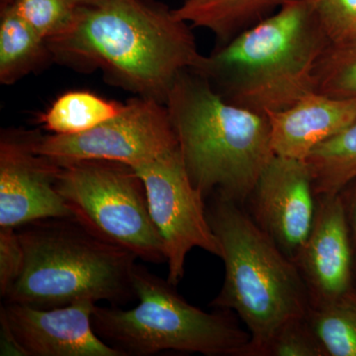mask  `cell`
<instances>
[{"instance_id": "6da1fadb", "label": "cell", "mask_w": 356, "mask_h": 356, "mask_svg": "<svg viewBox=\"0 0 356 356\" xmlns=\"http://www.w3.org/2000/svg\"><path fill=\"white\" fill-rule=\"evenodd\" d=\"M156 0H102L83 6L72 29L48 41L51 62L165 104L178 77L204 57L191 28Z\"/></svg>"}, {"instance_id": "7a4b0ae2", "label": "cell", "mask_w": 356, "mask_h": 356, "mask_svg": "<svg viewBox=\"0 0 356 356\" xmlns=\"http://www.w3.org/2000/svg\"><path fill=\"white\" fill-rule=\"evenodd\" d=\"M329 44L309 0H294L218 46L195 72L229 102L262 114L280 111L315 91Z\"/></svg>"}, {"instance_id": "3957f363", "label": "cell", "mask_w": 356, "mask_h": 356, "mask_svg": "<svg viewBox=\"0 0 356 356\" xmlns=\"http://www.w3.org/2000/svg\"><path fill=\"white\" fill-rule=\"evenodd\" d=\"M165 106L194 186L204 197L248 201L274 156L266 115L225 99L192 70L178 77Z\"/></svg>"}, {"instance_id": "277c9868", "label": "cell", "mask_w": 356, "mask_h": 356, "mask_svg": "<svg viewBox=\"0 0 356 356\" xmlns=\"http://www.w3.org/2000/svg\"><path fill=\"white\" fill-rule=\"evenodd\" d=\"M240 205L216 195L207 210L225 264L212 306L236 312L250 336L241 356H257L283 325L308 315L311 300L296 264Z\"/></svg>"}, {"instance_id": "5b68a950", "label": "cell", "mask_w": 356, "mask_h": 356, "mask_svg": "<svg viewBox=\"0 0 356 356\" xmlns=\"http://www.w3.org/2000/svg\"><path fill=\"white\" fill-rule=\"evenodd\" d=\"M17 229L24 266L4 299L40 309L81 301L128 303L136 297L137 257L105 242L74 218H50Z\"/></svg>"}, {"instance_id": "8992f818", "label": "cell", "mask_w": 356, "mask_h": 356, "mask_svg": "<svg viewBox=\"0 0 356 356\" xmlns=\"http://www.w3.org/2000/svg\"><path fill=\"white\" fill-rule=\"evenodd\" d=\"M133 286L139 304L130 310L96 306L93 329L122 356H149L161 351L241 356L248 332L224 313H207L182 298L168 280L137 264Z\"/></svg>"}, {"instance_id": "52a82bcc", "label": "cell", "mask_w": 356, "mask_h": 356, "mask_svg": "<svg viewBox=\"0 0 356 356\" xmlns=\"http://www.w3.org/2000/svg\"><path fill=\"white\" fill-rule=\"evenodd\" d=\"M58 163L56 187L74 220L138 259L166 262L144 182L133 168L105 159Z\"/></svg>"}, {"instance_id": "ba28073f", "label": "cell", "mask_w": 356, "mask_h": 356, "mask_svg": "<svg viewBox=\"0 0 356 356\" xmlns=\"http://www.w3.org/2000/svg\"><path fill=\"white\" fill-rule=\"evenodd\" d=\"M39 154L58 163L105 159L135 168L178 147L168 108L152 98L137 96L100 125L76 135L42 136L34 144Z\"/></svg>"}, {"instance_id": "9c48e42d", "label": "cell", "mask_w": 356, "mask_h": 356, "mask_svg": "<svg viewBox=\"0 0 356 356\" xmlns=\"http://www.w3.org/2000/svg\"><path fill=\"white\" fill-rule=\"evenodd\" d=\"M133 168L144 182L149 213L163 240L168 281L177 286L184 278L185 261L192 248L222 257L204 195L191 181L179 147Z\"/></svg>"}, {"instance_id": "30bf717a", "label": "cell", "mask_w": 356, "mask_h": 356, "mask_svg": "<svg viewBox=\"0 0 356 356\" xmlns=\"http://www.w3.org/2000/svg\"><path fill=\"white\" fill-rule=\"evenodd\" d=\"M36 136L23 130H3L0 136V228L72 218L56 187L60 165L35 149Z\"/></svg>"}, {"instance_id": "8fae6325", "label": "cell", "mask_w": 356, "mask_h": 356, "mask_svg": "<svg viewBox=\"0 0 356 356\" xmlns=\"http://www.w3.org/2000/svg\"><path fill=\"white\" fill-rule=\"evenodd\" d=\"M96 303L81 301L58 308L22 304L1 307L4 353L26 356H122L92 325ZM4 355V353H3Z\"/></svg>"}, {"instance_id": "7c38bea8", "label": "cell", "mask_w": 356, "mask_h": 356, "mask_svg": "<svg viewBox=\"0 0 356 356\" xmlns=\"http://www.w3.org/2000/svg\"><path fill=\"white\" fill-rule=\"evenodd\" d=\"M248 201L259 228L294 259L310 234L317 212L318 196L308 163L274 154Z\"/></svg>"}, {"instance_id": "4fadbf2b", "label": "cell", "mask_w": 356, "mask_h": 356, "mask_svg": "<svg viewBox=\"0 0 356 356\" xmlns=\"http://www.w3.org/2000/svg\"><path fill=\"white\" fill-rule=\"evenodd\" d=\"M355 248L343 195L318 196L315 221L296 257L311 306L339 298L355 286Z\"/></svg>"}, {"instance_id": "5bb4252c", "label": "cell", "mask_w": 356, "mask_h": 356, "mask_svg": "<svg viewBox=\"0 0 356 356\" xmlns=\"http://www.w3.org/2000/svg\"><path fill=\"white\" fill-rule=\"evenodd\" d=\"M266 115L274 154L306 161L316 147L356 120V102L313 91L288 108Z\"/></svg>"}, {"instance_id": "9a60e30c", "label": "cell", "mask_w": 356, "mask_h": 356, "mask_svg": "<svg viewBox=\"0 0 356 356\" xmlns=\"http://www.w3.org/2000/svg\"><path fill=\"white\" fill-rule=\"evenodd\" d=\"M291 1L294 0H184L173 13L192 27L212 32L220 46Z\"/></svg>"}, {"instance_id": "2e32d148", "label": "cell", "mask_w": 356, "mask_h": 356, "mask_svg": "<svg viewBox=\"0 0 356 356\" xmlns=\"http://www.w3.org/2000/svg\"><path fill=\"white\" fill-rule=\"evenodd\" d=\"M51 60L48 42L11 6L0 8V83L13 86Z\"/></svg>"}, {"instance_id": "e0dca14e", "label": "cell", "mask_w": 356, "mask_h": 356, "mask_svg": "<svg viewBox=\"0 0 356 356\" xmlns=\"http://www.w3.org/2000/svg\"><path fill=\"white\" fill-rule=\"evenodd\" d=\"M122 103L110 102L89 91H69L58 96L38 123L56 135L86 132L121 111Z\"/></svg>"}, {"instance_id": "ac0fdd59", "label": "cell", "mask_w": 356, "mask_h": 356, "mask_svg": "<svg viewBox=\"0 0 356 356\" xmlns=\"http://www.w3.org/2000/svg\"><path fill=\"white\" fill-rule=\"evenodd\" d=\"M316 195H332L356 179V120L323 143L306 159Z\"/></svg>"}, {"instance_id": "d6986e66", "label": "cell", "mask_w": 356, "mask_h": 356, "mask_svg": "<svg viewBox=\"0 0 356 356\" xmlns=\"http://www.w3.org/2000/svg\"><path fill=\"white\" fill-rule=\"evenodd\" d=\"M308 318L327 356H356V288L311 306Z\"/></svg>"}, {"instance_id": "ffe728a7", "label": "cell", "mask_w": 356, "mask_h": 356, "mask_svg": "<svg viewBox=\"0 0 356 356\" xmlns=\"http://www.w3.org/2000/svg\"><path fill=\"white\" fill-rule=\"evenodd\" d=\"M315 91L356 102V43L329 44L316 69Z\"/></svg>"}, {"instance_id": "44dd1931", "label": "cell", "mask_w": 356, "mask_h": 356, "mask_svg": "<svg viewBox=\"0 0 356 356\" xmlns=\"http://www.w3.org/2000/svg\"><path fill=\"white\" fill-rule=\"evenodd\" d=\"M83 6L81 0H13L8 6L48 42L72 29Z\"/></svg>"}, {"instance_id": "7402d4cb", "label": "cell", "mask_w": 356, "mask_h": 356, "mask_svg": "<svg viewBox=\"0 0 356 356\" xmlns=\"http://www.w3.org/2000/svg\"><path fill=\"white\" fill-rule=\"evenodd\" d=\"M257 356H327V353L307 315L283 325Z\"/></svg>"}, {"instance_id": "603a6c76", "label": "cell", "mask_w": 356, "mask_h": 356, "mask_svg": "<svg viewBox=\"0 0 356 356\" xmlns=\"http://www.w3.org/2000/svg\"><path fill=\"white\" fill-rule=\"evenodd\" d=\"M330 44L356 43V0H309Z\"/></svg>"}, {"instance_id": "cb8c5ba5", "label": "cell", "mask_w": 356, "mask_h": 356, "mask_svg": "<svg viewBox=\"0 0 356 356\" xmlns=\"http://www.w3.org/2000/svg\"><path fill=\"white\" fill-rule=\"evenodd\" d=\"M24 266V252L17 229L0 228V294L6 296Z\"/></svg>"}, {"instance_id": "d4e9b609", "label": "cell", "mask_w": 356, "mask_h": 356, "mask_svg": "<svg viewBox=\"0 0 356 356\" xmlns=\"http://www.w3.org/2000/svg\"><path fill=\"white\" fill-rule=\"evenodd\" d=\"M341 193L343 198L353 247L356 250V179L350 182Z\"/></svg>"}, {"instance_id": "484cf974", "label": "cell", "mask_w": 356, "mask_h": 356, "mask_svg": "<svg viewBox=\"0 0 356 356\" xmlns=\"http://www.w3.org/2000/svg\"><path fill=\"white\" fill-rule=\"evenodd\" d=\"M13 0H0V8L8 6L9 4L13 3Z\"/></svg>"}, {"instance_id": "4316f807", "label": "cell", "mask_w": 356, "mask_h": 356, "mask_svg": "<svg viewBox=\"0 0 356 356\" xmlns=\"http://www.w3.org/2000/svg\"><path fill=\"white\" fill-rule=\"evenodd\" d=\"M81 1H83L84 4H86V6H91V4L98 3V2L102 1V0H81Z\"/></svg>"}, {"instance_id": "83f0119b", "label": "cell", "mask_w": 356, "mask_h": 356, "mask_svg": "<svg viewBox=\"0 0 356 356\" xmlns=\"http://www.w3.org/2000/svg\"><path fill=\"white\" fill-rule=\"evenodd\" d=\"M355 274H356V257H355Z\"/></svg>"}]
</instances>
